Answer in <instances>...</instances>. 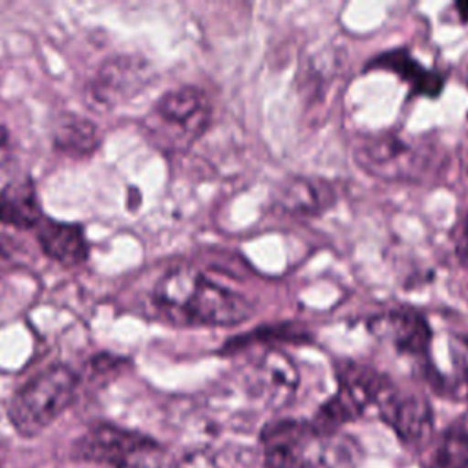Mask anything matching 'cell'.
Instances as JSON below:
<instances>
[{
    "mask_svg": "<svg viewBox=\"0 0 468 468\" xmlns=\"http://www.w3.org/2000/svg\"><path fill=\"white\" fill-rule=\"evenodd\" d=\"M110 468H168V463L165 461V453H161L159 446L152 444L124 457L122 461L115 463Z\"/></svg>",
    "mask_w": 468,
    "mask_h": 468,
    "instance_id": "cell-17",
    "label": "cell"
},
{
    "mask_svg": "<svg viewBox=\"0 0 468 468\" xmlns=\"http://www.w3.org/2000/svg\"><path fill=\"white\" fill-rule=\"evenodd\" d=\"M258 459L254 448L227 442L210 444L183 453L172 468H252Z\"/></svg>",
    "mask_w": 468,
    "mask_h": 468,
    "instance_id": "cell-12",
    "label": "cell"
},
{
    "mask_svg": "<svg viewBox=\"0 0 468 468\" xmlns=\"http://www.w3.org/2000/svg\"><path fill=\"white\" fill-rule=\"evenodd\" d=\"M378 415L408 446H422L431 437L433 413L428 400L420 395H404L397 389L378 410Z\"/></svg>",
    "mask_w": 468,
    "mask_h": 468,
    "instance_id": "cell-8",
    "label": "cell"
},
{
    "mask_svg": "<svg viewBox=\"0 0 468 468\" xmlns=\"http://www.w3.org/2000/svg\"><path fill=\"white\" fill-rule=\"evenodd\" d=\"M55 144L71 155H88L99 146V130L93 122L80 117H62L53 132Z\"/></svg>",
    "mask_w": 468,
    "mask_h": 468,
    "instance_id": "cell-15",
    "label": "cell"
},
{
    "mask_svg": "<svg viewBox=\"0 0 468 468\" xmlns=\"http://www.w3.org/2000/svg\"><path fill=\"white\" fill-rule=\"evenodd\" d=\"M249 388L250 393L267 408H283L291 402L298 388V371L294 362L282 351H267L254 366Z\"/></svg>",
    "mask_w": 468,
    "mask_h": 468,
    "instance_id": "cell-7",
    "label": "cell"
},
{
    "mask_svg": "<svg viewBox=\"0 0 468 468\" xmlns=\"http://www.w3.org/2000/svg\"><path fill=\"white\" fill-rule=\"evenodd\" d=\"M38 241L49 258L64 265L82 263L88 256L86 238L77 225L44 221L38 230Z\"/></svg>",
    "mask_w": 468,
    "mask_h": 468,
    "instance_id": "cell-13",
    "label": "cell"
},
{
    "mask_svg": "<svg viewBox=\"0 0 468 468\" xmlns=\"http://www.w3.org/2000/svg\"><path fill=\"white\" fill-rule=\"evenodd\" d=\"M154 300L170 316L201 325H236L252 314L245 296L188 269L163 276Z\"/></svg>",
    "mask_w": 468,
    "mask_h": 468,
    "instance_id": "cell-1",
    "label": "cell"
},
{
    "mask_svg": "<svg viewBox=\"0 0 468 468\" xmlns=\"http://www.w3.org/2000/svg\"><path fill=\"white\" fill-rule=\"evenodd\" d=\"M0 221L31 229L42 221V210L29 181H15L0 190Z\"/></svg>",
    "mask_w": 468,
    "mask_h": 468,
    "instance_id": "cell-14",
    "label": "cell"
},
{
    "mask_svg": "<svg viewBox=\"0 0 468 468\" xmlns=\"http://www.w3.org/2000/svg\"><path fill=\"white\" fill-rule=\"evenodd\" d=\"M79 378L66 366H53L27 380L11 399L7 415L20 435L48 428L75 399Z\"/></svg>",
    "mask_w": 468,
    "mask_h": 468,
    "instance_id": "cell-2",
    "label": "cell"
},
{
    "mask_svg": "<svg viewBox=\"0 0 468 468\" xmlns=\"http://www.w3.org/2000/svg\"><path fill=\"white\" fill-rule=\"evenodd\" d=\"M150 75V66L141 57H112L95 73L90 91L97 104H121L139 93Z\"/></svg>",
    "mask_w": 468,
    "mask_h": 468,
    "instance_id": "cell-5",
    "label": "cell"
},
{
    "mask_svg": "<svg viewBox=\"0 0 468 468\" xmlns=\"http://www.w3.org/2000/svg\"><path fill=\"white\" fill-rule=\"evenodd\" d=\"M386 333L393 346L406 355L424 356L430 347L431 333L426 318L413 307H400L391 311L386 320Z\"/></svg>",
    "mask_w": 468,
    "mask_h": 468,
    "instance_id": "cell-10",
    "label": "cell"
},
{
    "mask_svg": "<svg viewBox=\"0 0 468 468\" xmlns=\"http://www.w3.org/2000/svg\"><path fill=\"white\" fill-rule=\"evenodd\" d=\"M431 468H468V431L464 426H450L433 453Z\"/></svg>",
    "mask_w": 468,
    "mask_h": 468,
    "instance_id": "cell-16",
    "label": "cell"
},
{
    "mask_svg": "<svg viewBox=\"0 0 468 468\" xmlns=\"http://www.w3.org/2000/svg\"><path fill=\"white\" fill-rule=\"evenodd\" d=\"M371 68H382L397 73L402 80H406L411 90L424 97H437L442 91V77L435 71L424 68L419 60H415L406 49H391L373 58Z\"/></svg>",
    "mask_w": 468,
    "mask_h": 468,
    "instance_id": "cell-11",
    "label": "cell"
},
{
    "mask_svg": "<svg viewBox=\"0 0 468 468\" xmlns=\"http://www.w3.org/2000/svg\"><path fill=\"white\" fill-rule=\"evenodd\" d=\"M356 163L371 176L386 181H411L424 174L428 154L399 132H380L364 137L355 146Z\"/></svg>",
    "mask_w": 468,
    "mask_h": 468,
    "instance_id": "cell-4",
    "label": "cell"
},
{
    "mask_svg": "<svg viewBox=\"0 0 468 468\" xmlns=\"http://www.w3.org/2000/svg\"><path fill=\"white\" fill-rule=\"evenodd\" d=\"M278 203L294 216H318L335 203V188L318 177H291L280 192Z\"/></svg>",
    "mask_w": 468,
    "mask_h": 468,
    "instance_id": "cell-9",
    "label": "cell"
},
{
    "mask_svg": "<svg viewBox=\"0 0 468 468\" xmlns=\"http://www.w3.org/2000/svg\"><path fill=\"white\" fill-rule=\"evenodd\" d=\"M457 254H459V260L464 265H468V214H466L464 225L459 232V238H457Z\"/></svg>",
    "mask_w": 468,
    "mask_h": 468,
    "instance_id": "cell-18",
    "label": "cell"
},
{
    "mask_svg": "<svg viewBox=\"0 0 468 468\" xmlns=\"http://www.w3.org/2000/svg\"><path fill=\"white\" fill-rule=\"evenodd\" d=\"M155 444L150 437L124 430L113 424H97L90 428L75 444V455L80 461L97 463L106 468L124 457Z\"/></svg>",
    "mask_w": 468,
    "mask_h": 468,
    "instance_id": "cell-6",
    "label": "cell"
},
{
    "mask_svg": "<svg viewBox=\"0 0 468 468\" xmlns=\"http://www.w3.org/2000/svg\"><path fill=\"white\" fill-rule=\"evenodd\" d=\"M455 11H457L461 22L468 24V0H466V2H457V4H455Z\"/></svg>",
    "mask_w": 468,
    "mask_h": 468,
    "instance_id": "cell-19",
    "label": "cell"
},
{
    "mask_svg": "<svg viewBox=\"0 0 468 468\" xmlns=\"http://www.w3.org/2000/svg\"><path fill=\"white\" fill-rule=\"evenodd\" d=\"M208 121L210 102L207 95L194 86H185L165 93L155 102L146 128L159 146L181 150L203 133Z\"/></svg>",
    "mask_w": 468,
    "mask_h": 468,
    "instance_id": "cell-3",
    "label": "cell"
}]
</instances>
